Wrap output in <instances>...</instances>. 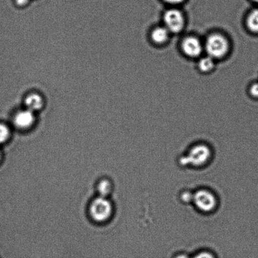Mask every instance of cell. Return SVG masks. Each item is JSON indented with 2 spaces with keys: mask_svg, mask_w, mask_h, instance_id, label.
<instances>
[{
  "mask_svg": "<svg viewBox=\"0 0 258 258\" xmlns=\"http://www.w3.org/2000/svg\"><path fill=\"white\" fill-rule=\"evenodd\" d=\"M213 148L206 142H197L191 144L183 155L179 157L178 164L182 167L194 169L207 168L213 161Z\"/></svg>",
  "mask_w": 258,
  "mask_h": 258,
  "instance_id": "6da1fadb",
  "label": "cell"
},
{
  "mask_svg": "<svg viewBox=\"0 0 258 258\" xmlns=\"http://www.w3.org/2000/svg\"><path fill=\"white\" fill-rule=\"evenodd\" d=\"M191 205L199 213L209 216L218 210L220 199L213 189L209 187H200L194 190Z\"/></svg>",
  "mask_w": 258,
  "mask_h": 258,
  "instance_id": "7a4b0ae2",
  "label": "cell"
},
{
  "mask_svg": "<svg viewBox=\"0 0 258 258\" xmlns=\"http://www.w3.org/2000/svg\"><path fill=\"white\" fill-rule=\"evenodd\" d=\"M204 48L209 56L214 59H221L229 52V40L224 35L215 33L207 37Z\"/></svg>",
  "mask_w": 258,
  "mask_h": 258,
  "instance_id": "3957f363",
  "label": "cell"
},
{
  "mask_svg": "<svg viewBox=\"0 0 258 258\" xmlns=\"http://www.w3.org/2000/svg\"><path fill=\"white\" fill-rule=\"evenodd\" d=\"M113 207L107 197H98L92 202L90 208L91 216L94 221L104 222L112 214Z\"/></svg>",
  "mask_w": 258,
  "mask_h": 258,
  "instance_id": "277c9868",
  "label": "cell"
},
{
  "mask_svg": "<svg viewBox=\"0 0 258 258\" xmlns=\"http://www.w3.org/2000/svg\"><path fill=\"white\" fill-rule=\"evenodd\" d=\"M164 26L170 33L177 34L180 32L184 27V18L183 14L178 9L167 10L163 15Z\"/></svg>",
  "mask_w": 258,
  "mask_h": 258,
  "instance_id": "5b68a950",
  "label": "cell"
},
{
  "mask_svg": "<svg viewBox=\"0 0 258 258\" xmlns=\"http://www.w3.org/2000/svg\"><path fill=\"white\" fill-rule=\"evenodd\" d=\"M204 48L201 40L194 36L186 37L181 42L182 50L189 57L200 56L203 52Z\"/></svg>",
  "mask_w": 258,
  "mask_h": 258,
  "instance_id": "8992f818",
  "label": "cell"
},
{
  "mask_svg": "<svg viewBox=\"0 0 258 258\" xmlns=\"http://www.w3.org/2000/svg\"><path fill=\"white\" fill-rule=\"evenodd\" d=\"M35 116L34 112L29 110L20 111L17 113L14 118V124L17 128L26 129L31 127L34 123Z\"/></svg>",
  "mask_w": 258,
  "mask_h": 258,
  "instance_id": "52a82bcc",
  "label": "cell"
},
{
  "mask_svg": "<svg viewBox=\"0 0 258 258\" xmlns=\"http://www.w3.org/2000/svg\"><path fill=\"white\" fill-rule=\"evenodd\" d=\"M170 34L165 27H157L151 32V39L156 44H164L169 40Z\"/></svg>",
  "mask_w": 258,
  "mask_h": 258,
  "instance_id": "ba28073f",
  "label": "cell"
},
{
  "mask_svg": "<svg viewBox=\"0 0 258 258\" xmlns=\"http://www.w3.org/2000/svg\"><path fill=\"white\" fill-rule=\"evenodd\" d=\"M25 105L27 109L32 112L41 109L44 105L43 99L39 95L31 94L25 98Z\"/></svg>",
  "mask_w": 258,
  "mask_h": 258,
  "instance_id": "9c48e42d",
  "label": "cell"
},
{
  "mask_svg": "<svg viewBox=\"0 0 258 258\" xmlns=\"http://www.w3.org/2000/svg\"><path fill=\"white\" fill-rule=\"evenodd\" d=\"M246 24L250 31L258 33V9L250 13L247 18Z\"/></svg>",
  "mask_w": 258,
  "mask_h": 258,
  "instance_id": "30bf717a",
  "label": "cell"
},
{
  "mask_svg": "<svg viewBox=\"0 0 258 258\" xmlns=\"http://www.w3.org/2000/svg\"><path fill=\"white\" fill-rule=\"evenodd\" d=\"M215 67V61L213 58L207 55L206 57H202L199 62V68L202 72H210Z\"/></svg>",
  "mask_w": 258,
  "mask_h": 258,
  "instance_id": "8fae6325",
  "label": "cell"
},
{
  "mask_svg": "<svg viewBox=\"0 0 258 258\" xmlns=\"http://www.w3.org/2000/svg\"><path fill=\"white\" fill-rule=\"evenodd\" d=\"M97 189L100 197H107L112 190V186L107 179H103L98 184Z\"/></svg>",
  "mask_w": 258,
  "mask_h": 258,
  "instance_id": "7c38bea8",
  "label": "cell"
},
{
  "mask_svg": "<svg viewBox=\"0 0 258 258\" xmlns=\"http://www.w3.org/2000/svg\"><path fill=\"white\" fill-rule=\"evenodd\" d=\"M194 190L189 189H183L179 192L178 199L181 204L189 205L193 200Z\"/></svg>",
  "mask_w": 258,
  "mask_h": 258,
  "instance_id": "4fadbf2b",
  "label": "cell"
},
{
  "mask_svg": "<svg viewBox=\"0 0 258 258\" xmlns=\"http://www.w3.org/2000/svg\"><path fill=\"white\" fill-rule=\"evenodd\" d=\"M10 132L9 127L4 124H0V145L9 139Z\"/></svg>",
  "mask_w": 258,
  "mask_h": 258,
  "instance_id": "5bb4252c",
  "label": "cell"
},
{
  "mask_svg": "<svg viewBox=\"0 0 258 258\" xmlns=\"http://www.w3.org/2000/svg\"><path fill=\"white\" fill-rule=\"evenodd\" d=\"M191 258H216V257L212 252L207 251V250H203Z\"/></svg>",
  "mask_w": 258,
  "mask_h": 258,
  "instance_id": "9a60e30c",
  "label": "cell"
},
{
  "mask_svg": "<svg viewBox=\"0 0 258 258\" xmlns=\"http://www.w3.org/2000/svg\"><path fill=\"white\" fill-rule=\"evenodd\" d=\"M250 93L252 97H258V83H254L250 88Z\"/></svg>",
  "mask_w": 258,
  "mask_h": 258,
  "instance_id": "2e32d148",
  "label": "cell"
},
{
  "mask_svg": "<svg viewBox=\"0 0 258 258\" xmlns=\"http://www.w3.org/2000/svg\"><path fill=\"white\" fill-rule=\"evenodd\" d=\"M163 1L168 4L176 5L182 4L184 0H163Z\"/></svg>",
  "mask_w": 258,
  "mask_h": 258,
  "instance_id": "e0dca14e",
  "label": "cell"
},
{
  "mask_svg": "<svg viewBox=\"0 0 258 258\" xmlns=\"http://www.w3.org/2000/svg\"><path fill=\"white\" fill-rule=\"evenodd\" d=\"M29 0H16L17 4L20 6H23V5H25L27 4V3L29 2Z\"/></svg>",
  "mask_w": 258,
  "mask_h": 258,
  "instance_id": "ac0fdd59",
  "label": "cell"
},
{
  "mask_svg": "<svg viewBox=\"0 0 258 258\" xmlns=\"http://www.w3.org/2000/svg\"><path fill=\"white\" fill-rule=\"evenodd\" d=\"M175 258H191L189 257L188 255L185 254H179L178 255H177V256L175 257Z\"/></svg>",
  "mask_w": 258,
  "mask_h": 258,
  "instance_id": "d6986e66",
  "label": "cell"
},
{
  "mask_svg": "<svg viewBox=\"0 0 258 258\" xmlns=\"http://www.w3.org/2000/svg\"><path fill=\"white\" fill-rule=\"evenodd\" d=\"M252 1L257 3V4H258V0H252Z\"/></svg>",
  "mask_w": 258,
  "mask_h": 258,
  "instance_id": "ffe728a7",
  "label": "cell"
},
{
  "mask_svg": "<svg viewBox=\"0 0 258 258\" xmlns=\"http://www.w3.org/2000/svg\"><path fill=\"white\" fill-rule=\"evenodd\" d=\"M1 158H2V154H1V152H0V160H1Z\"/></svg>",
  "mask_w": 258,
  "mask_h": 258,
  "instance_id": "44dd1931",
  "label": "cell"
}]
</instances>
